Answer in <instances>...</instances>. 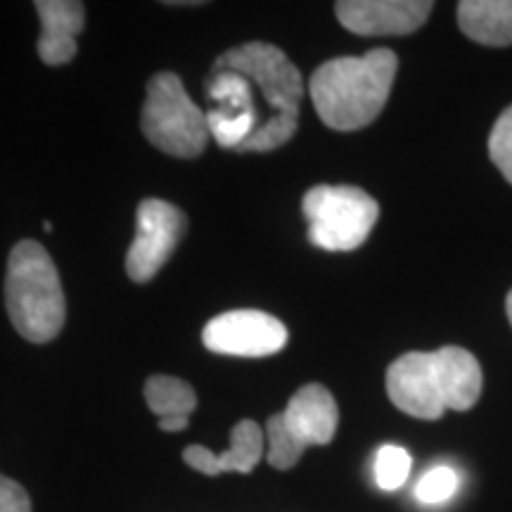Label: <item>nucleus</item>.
I'll return each instance as SVG.
<instances>
[{
  "instance_id": "obj_7",
  "label": "nucleus",
  "mask_w": 512,
  "mask_h": 512,
  "mask_svg": "<svg viewBox=\"0 0 512 512\" xmlns=\"http://www.w3.org/2000/svg\"><path fill=\"white\" fill-rule=\"evenodd\" d=\"M309 240L325 252H354L373 233L380 207L354 185H316L304 195Z\"/></svg>"
},
{
  "instance_id": "obj_14",
  "label": "nucleus",
  "mask_w": 512,
  "mask_h": 512,
  "mask_svg": "<svg viewBox=\"0 0 512 512\" xmlns=\"http://www.w3.org/2000/svg\"><path fill=\"white\" fill-rule=\"evenodd\" d=\"M145 401L159 420H190L197 408V396L181 377L152 375L145 382Z\"/></svg>"
},
{
  "instance_id": "obj_20",
  "label": "nucleus",
  "mask_w": 512,
  "mask_h": 512,
  "mask_svg": "<svg viewBox=\"0 0 512 512\" xmlns=\"http://www.w3.org/2000/svg\"><path fill=\"white\" fill-rule=\"evenodd\" d=\"M0 512H31V498L22 484L0 475Z\"/></svg>"
},
{
  "instance_id": "obj_5",
  "label": "nucleus",
  "mask_w": 512,
  "mask_h": 512,
  "mask_svg": "<svg viewBox=\"0 0 512 512\" xmlns=\"http://www.w3.org/2000/svg\"><path fill=\"white\" fill-rule=\"evenodd\" d=\"M140 126L157 150L178 159L200 157L211 138L207 112L195 105L174 72H159L147 83Z\"/></svg>"
},
{
  "instance_id": "obj_4",
  "label": "nucleus",
  "mask_w": 512,
  "mask_h": 512,
  "mask_svg": "<svg viewBox=\"0 0 512 512\" xmlns=\"http://www.w3.org/2000/svg\"><path fill=\"white\" fill-rule=\"evenodd\" d=\"M5 306L10 323L27 342L46 344L60 335L67 318V302L60 273L36 240L12 247L5 275Z\"/></svg>"
},
{
  "instance_id": "obj_12",
  "label": "nucleus",
  "mask_w": 512,
  "mask_h": 512,
  "mask_svg": "<svg viewBox=\"0 0 512 512\" xmlns=\"http://www.w3.org/2000/svg\"><path fill=\"white\" fill-rule=\"evenodd\" d=\"M34 8L41 17L38 55L50 67L72 62L76 57V36L86 24V8L79 0H36Z\"/></svg>"
},
{
  "instance_id": "obj_3",
  "label": "nucleus",
  "mask_w": 512,
  "mask_h": 512,
  "mask_svg": "<svg viewBox=\"0 0 512 512\" xmlns=\"http://www.w3.org/2000/svg\"><path fill=\"white\" fill-rule=\"evenodd\" d=\"M214 72H235L256 86L273 114L259 124L238 152H271L283 147L299 126L304 83L290 57L271 43H245L216 57Z\"/></svg>"
},
{
  "instance_id": "obj_9",
  "label": "nucleus",
  "mask_w": 512,
  "mask_h": 512,
  "mask_svg": "<svg viewBox=\"0 0 512 512\" xmlns=\"http://www.w3.org/2000/svg\"><path fill=\"white\" fill-rule=\"evenodd\" d=\"M202 342L214 354L261 358L278 354L285 347L287 328L271 313L240 309L209 320Z\"/></svg>"
},
{
  "instance_id": "obj_6",
  "label": "nucleus",
  "mask_w": 512,
  "mask_h": 512,
  "mask_svg": "<svg viewBox=\"0 0 512 512\" xmlns=\"http://www.w3.org/2000/svg\"><path fill=\"white\" fill-rule=\"evenodd\" d=\"M339 425L337 401L323 384L297 389L283 413L266 422V458L275 470H290L309 446H325L335 439Z\"/></svg>"
},
{
  "instance_id": "obj_17",
  "label": "nucleus",
  "mask_w": 512,
  "mask_h": 512,
  "mask_svg": "<svg viewBox=\"0 0 512 512\" xmlns=\"http://www.w3.org/2000/svg\"><path fill=\"white\" fill-rule=\"evenodd\" d=\"M411 467L413 458L406 448L396 444H384L380 446V451L375 453V484L380 486L382 491L401 489V486L408 482V477H411Z\"/></svg>"
},
{
  "instance_id": "obj_16",
  "label": "nucleus",
  "mask_w": 512,
  "mask_h": 512,
  "mask_svg": "<svg viewBox=\"0 0 512 512\" xmlns=\"http://www.w3.org/2000/svg\"><path fill=\"white\" fill-rule=\"evenodd\" d=\"M207 124L211 138L221 147H230V150H240L254 131L259 128V112H242V114H226L219 110L207 112Z\"/></svg>"
},
{
  "instance_id": "obj_10",
  "label": "nucleus",
  "mask_w": 512,
  "mask_h": 512,
  "mask_svg": "<svg viewBox=\"0 0 512 512\" xmlns=\"http://www.w3.org/2000/svg\"><path fill=\"white\" fill-rule=\"evenodd\" d=\"M430 0H342L335 5L344 29L358 36H406L427 22Z\"/></svg>"
},
{
  "instance_id": "obj_18",
  "label": "nucleus",
  "mask_w": 512,
  "mask_h": 512,
  "mask_svg": "<svg viewBox=\"0 0 512 512\" xmlns=\"http://www.w3.org/2000/svg\"><path fill=\"white\" fill-rule=\"evenodd\" d=\"M458 486V472L451 465H437L418 479V484H415V498L422 505H441L456 496Z\"/></svg>"
},
{
  "instance_id": "obj_11",
  "label": "nucleus",
  "mask_w": 512,
  "mask_h": 512,
  "mask_svg": "<svg viewBox=\"0 0 512 512\" xmlns=\"http://www.w3.org/2000/svg\"><path fill=\"white\" fill-rule=\"evenodd\" d=\"M264 448V430L254 420H240L230 432V446L226 451L214 453L207 446H188L183 451V460L192 470L209 477L226 475V472L249 475L264 458Z\"/></svg>"
},
{
  "instance_id": "obj_13",
  "label": "nucleus",
  "mask_w": 512,
  "mask_h": 512,
  "mask_svg": "<svg viewBox=\"0 0 512 512\" xmlns=\"http://www.w3.org/2000/svg\"><path fill=\"white\" fill-rule=\"evenodd\" d=\"M458 24L482 46H512V0H463L458 3Z\"/></svg>"
},
{
  "instance_id": "obj_21",
  "label": "nucleus",
  "mask_w": 512,
  "mask_h": 512,
  "mask_svg": "<svg viewBox=\"0 0 512 512\" xmlns=\"http://www.w3.org/2000/svg\"><path fill=\"white\" fill-rule=\"evenodd\" d=\"M505 311H508V320H510V325H512V290L508 294V299H505Z\"/></svg>"
},
{
  "instance_id": "obj_1",
  "label": "nucleus",
  "mask_w": 512,
  "mask_h": 512,
  "mask_svg": "<svg viewBox=\"0 0 512 512\" xmlns=\"http://www.w3.org/2000/svg\"><path fill=\"white\" fill-rule=\"evenodd\" d=\"M482 382L479 361L463 347L408 351L387 370L389 401L418 420L470 411L482 394Z\"/></svg>"
},
{
  "instance_id": "obj_8",
  "label": "nucleus",
  "mask_w": 512,
  "mask_h": 512,
  "mask_svg": "<svg viewBox=\"0 0 512 512\" xmlns=\"http://www.w3.org/2000/svg\"><path fill=\"white\" fill-rule=\"evenodd\" d=\"M185 214L176 204L147 197L138 204L136 238L126 252V273L133 283H150L171 259L185 233Z\"/></svg>"
},
{
  "instance_id": "obj_19",
  "label": "nucleus",
  "mask_w": 512,
  "mask_h": 512,
  "mask_svg": "<svg viewBox=\"0 0 512 512\" xmlns=\"http://www.w3.org/2000/svg\"><path fill=\"white\" fill-rule=\"evenodd\" d=\"M489 157L501 171L505 181L512 185V105L505 110L491 128Z\"/></svg>"
},
{
  "instance_id": "obj_15",
  "label": "nucleus",
  "mask_w": 512,
  "mask_h": 512,
  "mask_svg": "<svg viewBox=\"0 0 512 512\" xmlns=\"http://www.w3.org/2000/svg\"><path fill=\"white\" fill-rule=\"evenodd\" d=\"M207 93L214 110L226 114H242V112H256L254 105V86L245 76L235 72H211L207 81Z\"/></svg>"
},
{
  "instance_id": "obj_2",
  "label": "nucleus",
  "mask_w": 512,
  "mask_h": 512,
  "mask_svg": "<svg viewBox=\"0 0 512 512\" xmlns=\"http://www.w3.org/2000/svg\"><path fill=\"white\" fill-rule=\"evenodd\" d=\"M396 69L399 57L387 48L320 64L309 83L320 121L335 131H358L373 124L387 105Z\"/></svg>"
},
{
  "instance_id": "obj_22",
  "label": "nucleus",
  "mask_w": 512,
  "mask_h": 512,
  "mask_svg": "<svg viewBox=\"0 0 512 512\" xmlns=\"http://www.w3.org/2000/svg\"><path fill=\"white\" fill-rule=\"evenodd\" d=\"M43 230H46V233H50V230H53V223H50V221L43 223Z\"/></svg>"
}]
</instances>
